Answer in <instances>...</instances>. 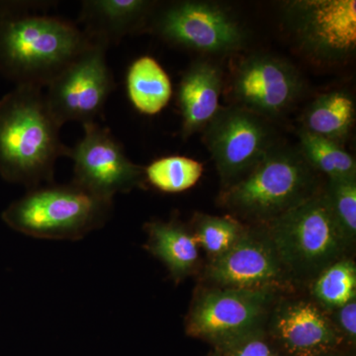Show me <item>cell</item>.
<instances>
[{
  "mask_svg": "<svg viewBox=\"0 0 356 356\" xmlns=\"http://www.w3.org/2000/svg\"><path fill=\"white\" fill-rule=\"evenodd\" d=\"M149 234L147 248L161 259L175 280L193 271L198 261V243L179 222L154 221L146 225Z\"/></svg>",
  "mask_w": 356,
  "mask_h": 356,
  "instance_id": "17",
  "label": "cell"
},
{
  "mask_svg": "<svg viewBox=\"0 0 356 356\" xmlns=\"http://www.w3.org/2000/svg\"><path fill=\"white\" fill-rule=\"evenodd\" d=\"M83 128V139L67 153L74 161V184L112 202L117 193L144 185V168L128 159L108 128L96 122L84 124Z\"/></svg>",
  "mask_w": 356,
  "mask_h": 356,
  "instance_id": "10",
  "label": "cell"
},
{
  "mask_svg": "<svg viewBox=\"0 0 356 356\" xmlns=\"http://www.w3.org/2000/svg\"><path fill=\"white\" fill-rule=\"evenodd\" d=\"M154 6L146 0H88L83 2L79 22L89 39L109 47L144 27Z\"/></svg>",
  "mask_w": 356,
  "mask_h": 356,
  "instance_id": "16",
  "label": "cell"
},
{
  "mask_svg": "<svg viewBox=\"0 0 356 356\" xmlns=\"http://www.w3.org/2000/svg\"><path fill=\"white\" fill-rule=\"evenodd\" d=\"M273 334L287 356H321L334 353L343 337L318 307L295 301L278 309Z\"/></svg>",
  "mask_w": 356,
  "mask_h": 356,
  "instance_id": "14",
  "label": "cell"
},
{
  "mask_svg": "<svg viewBox=\"0 0 356 356\" xmlns=\"http://www.w3.org/2000/svg\"><path fill=\"white\" fill-rule=\"evenodd\" d=\"M285 24L316 60L339 62L356 49L355 0H294L283 6Z\"/></svg>",
  "mask_w": 356,
  "mask_h": 356,
  "instance_id": "8",
  "label": "cell"
},
{
  "mask_svg": "<svg viewBox=\"0 0 356 356\" xmlns=\"http://www.w3.org/2000/svg\"><path fill=\"white\" fill-rule=\"evenodd\" d=\"M337 325L343 332L344 336L350 341H355L356 337V302L355 300L348 302L346 305L337 309Z\"/></svg>",
  "mask_w": 356,
  "mask_h": 356,
  "instance_id": "26",
  "label": "cell"
},
{
  "mask_svg": "<svg viewBox=\"0 0 356 356\" xmlns=\"http://www.w3.org/2000/svg\"><path fill=\"white\" fill-rule=\"evenodd\" d=\"M321 356H344L343 355H341L339 351H334V353H327V355H323Z\"/></svg>",
  "mask_w": 356,
  "mask_h": 356,
  "instance_id": "27",
  "label": "cell"
},
{
  "mask_svg": "<svg viewBox=\"0 0 356 356\" xmlns=\"http://www.w3.org/2000/svg\"><path fill=\"white\" fill-rule=\"evenodd\" d=\"M222 88V70L214 63L197 60L184 72L177 92L184 139L205 129L216 116Z\"/></svg>",
  "mask_w": 356,
  "mask_h": 356,
  "instance_id": "15",
  "label": "cell"
},
{
  "mask_svg": "<svg viewBox=\"0 0 356 356\" xmlns=\"http://www.w3.org/2000/svg\"><path fill=\"white\" fill-rule=\"evenodd\" d=\"M112 203L74 182L50 184L32 188L2 217L11 228L33 238L76 241L105 224Z\"/></svg>",
  "mask_w": 356,
  "mask_h": 356,
  "instance_id": "4",
  "label": "cell"
},
{
  "mask_svg": "<svg viewBox=\"0 0 356 356\" xmlns=\"http://www.w3.org/2000/svg\"><path fill=\"white\" fill-rule=\"evenodd\" d=\"M227 353L229 356H270L273 353L270 346L259 334L247 337Z\"/></svg>",
  "mask_w": 356,
  "mask_h": 356,
  "instance_id": "25",
  "label": "cell"
},
{
  "mask_svg": "<svg viewBox=\"0 0 356 356\" xmlns=\"http://www.w3.org/2000/svg\"><path fill=\"white\" fill-rule=\"evenodd\" d=\"M204 131L206 146L227 186L245 177L274 146L264 119L242 107L220 109Z\"/></svg>",
  "mask_w": 356,
  "mask_h": 356,
  "instance_id": "11",
  "label": "cell"
},
{
  "mask_svg": "<svg viewBox=\"0 0 356 356\" xmlns=\"http://www.w3.org/2000/svg\"><path fill=\"white\" fill-rule=\"evenodd\" d=\"M303 83L298 70L287 60L257 54L236 67L232 93L242 108L261 117H275L296 102Z\"/></svg>",
  "mask_w": 356,
  "mask_h": 356,
  "instance_id": "12",
  "label": "cell"
},
{
  "mask_svg": "<svg viewBox=\"0 0 356 356\" xmlns=\"http://www.w3.org/2000/svg\"><path fill=\"white\" fill-rule=\"evenodd\" d=\"M270 356H280V355H273H273H271Z\"/></svg>",
  "mask_w": 356,
  "mask_h": 356,
  "instance_id": "29",
  "label": "cell"
},
{
  "mask_svg": "<svg viewBox=\"0 0 356 356\" xmlns=\"http://www.w3.org/2000/svg\"><path fill=\"white\" fill-rule=\"evenodd\" d=\"M315 170L301 152L273 146L257 165L224 193L225 205L238 214L268 221L315 195Z\"/></svg>",
  "mask_w": 356,
  "mask_h": 356,
  "instance_id": "3",
  "label": "cell"
},
{
  "mask_svg": "<svg viewBox=\"0 0 356 356\" xmlns=\"http://www.w3.org/2000/svg\"><path fill=\"white\" fill-rule=\"evenodd\" d=\"M91 40V39H90ZM108 47L93 41L49 83L44 95L51 114L64 125L76 121L96 122L115 83L106 60Z\"/></svg>",
  "mask_w": 356,
  "mask_h": 356,
  "instance_id": "7",
  "label": "cell"
},
{
  "mask_svg": "<svg viewBox=\"0 0 356 356\" xmlns=\"http://www.w3.org/2000/svg\"><path fill=\"white\" fill-rule=\"evenodd\" d=\"M41 88L17 86L0 99V175L36 188L53 181L55 163L70 147Z\"/></svg>",
  "mask_w": 356,
  "mask_h": 356,
  "instance_id": "1",
  "label": "cell"
},
{
  "mask_svg": "<svg viewBox=\"0 0 356 356\" xmlns=\"http://www.w3.org/2000/svg\"><path fill=\"white\" fill-rule=\"evenodd\" d=\"M324 194L346 242H355L356 177L329 179Z\"/></svg>",
  "mask_w": 356,
  "mask_h": 356,
  "instance_id": "23",
  "label": "cell"
},
{
  "mask_svg": "<svg viewBox=\"0 0 356 356\" xmlns=\"http://www.w3.org/2000/svg\"><path fill=\"white\" fill-rule=\"evenodd\" d=\"M243 232L242 225L231 218L200 215L194 236L198 245L215 259L233 247Z\"/></svg>",
  "mask_w": 356,
  "mask_h": 356,
  "instance_id": "24",
  "label": "cell"
},
{
  "mask_svg": "<svg viewBox=\"0 0 356 356\" xmlns=\"http://www.w3.org/2000/svg\"><path fill=\"white\" fill-rule=\"evenodd\" d=\"M271 298L270 290L220 288L205 293L187 317V334L228 351L257 334Z\"/></svg>",
  "mask_w": 356,
  "mask_h": 356,
  "instance_id": "9",
  "label": "cell"
},
{
  "mask_svg": "<svg viewBox=\"0 0 356 356\" xmlns=\"http://www.w3.org/2000/svg\"><path fill=\"white\" fill-rule=\"evenodd\" d=\"M203 165L195 159L180 156H165L154 161L145 168V178L159 191L178 193L197 184Z\"/></svg>",
  "mask_w": 356,
  "mask_h": 356,
  "instance_id": "21",
  "label": "cell"
},
{
  "mask_svg": "<svg viewBox=\"0 0 356 356\" xmlns=\"http://www.w3.org/2000/svg\"><path fill=\"white\" fill-rule=\"evenodd\" d=\"M300 152L314 170L329 179L356 177L355 159L334 140L300 130Z\"/></svg>",
  "mask_w": 356,
  "mask_h": 356,
  "instance_id": "20",
  "label": "cell"
},
{
  "mask_svg": "<svg viewBox=\"0 0 356 356\" xmlns=\"http://www.w3.org/2000/svg\"><path fill=\"white\" fill-rule=\"evenodd\" d=\"M355 121V102L346 90L318 96L303 115V130L341 144L350 135Z\"/></svg>",
  "mask_w": 356,
  "mask_h": 356,
  "instance_id": "18",
  "label": "cell"
},
{
  "mask_svg": "<svg viewBox=\"0 0 356 356\" xmlns=\"http://www.w3.org/2000/svg\"><path fill=\"white\" fill-rule=\"evenodd\" d=\"M126 86L129 99L143 114L159 113L172 98L170 76L163 67L149 56L134 60L128 70Z\"/></svg>",
  "mask_w": 356,
  "mask_h": 356,
  "instance_id": "19",
  "label": "cell"
},
{
  "mask_svg": "<svg viewBox=\"0 0 356 356\" xmlns=\"http://www.w3.org/2000/svg\"><path fill=\"white\" fill-rule=\"evenodd\" d=\"M314 295L329 309H339L355 300L356 267L355 262H334L318 274L313 288Z\"/></svg>",
  "mask_w": 356,
  "mask_h": 356,
  "instance_id": "22",
  "label": "cell"
},
{
  "mask_svg": "<svg viewBox=\"0 0 356 356\" xmlns=\"http://www.w3.org/2000/svg\"><path fill=\"white\" fill-rule=\"evenodd\" d=\"M90 43L70 21L0 9V74L17 86H48Z\"/></svg>",
  "mask_w": 356,
  "mask_h": 356,
  "instance_id": "2",
  "label": "cell"
},
{
  "mask_svg": "<svg viewBox=\"0 0 356 356\" xmlns=\"http://www.w3.org/2000/svg\"><path fill=\"white\" fill-rule=\"evenodd\" d=\"M211 356H221L220 355H211Z\"/></svg>",
  "mask_w": 356,
  "mask_h": 356,
  "instance_id": "28",
  "label": "cell"
},
{
  "mask_svg": "<svg viewBox=\"0 0 356 356\" xmlns=\"http://www.w3.org/2000/svg\"><path fill=\"white\" fill-rule=\"evenodd\" d=\"M268 238L282 266L305 276L341 261L348 245L324 192L271 220Z\"/></svg>",
  "mask_w": 356,
  "mask_h": 356,
  "instance_id": "5",
  "label": "cell"
},
{
  "mask_svg": "<svg viewBox=\"0 0 356 356\" xmlns=\"http://www.w3.org/2000/svg\"><path fill=\"white\" fill-rule=\"evenodd\" d=\"M154 33L168 43L220 55L245 46L247 34L226 7L208 1H178L153 13Z\"/></svg>",
  "mask_w": 356,
  "mask_h": 356,
  "instance_id": "6",
  "label": "cell"
},
{
  "mask_svg": "<svg viewBox=\"0 0 356 356\" xmlns=\"http://www.w3.org/2000/svg\"><path fill=\"white\" fill-rule=\"evenodd\" d=\"M269 238L245 233L225 254L215 257L207 275L220 288L271 290L283 278V268Z\"/></svg>",
  "mask_w": 356,
  "mask_h": 356,
  "instance_id": "13",
  "label": "cell"
}]
</instances>
